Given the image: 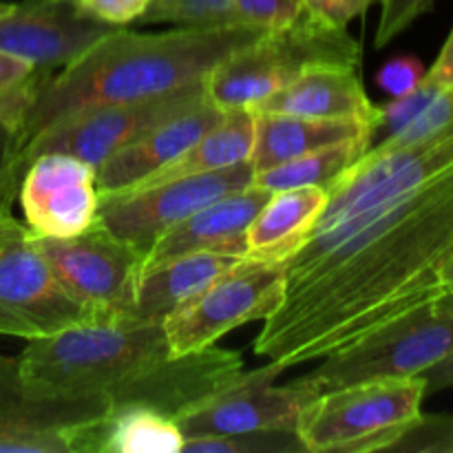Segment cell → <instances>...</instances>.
I'll return each mask as SVG.
<instances>
[{
    "label": "cell",
    "instance_id": "1",
    "mask_svg": "<svg viewBox=\"0 0 453 453\" xmlns=\"http://www.w3.org/2000/svg\"><path fill=\"white\" fill-rule=\"evenodd\" d=\"M451 261L453 127L403 149L367 150L281 261L283 299L255 354L288 370L370 341L442 299Z\"/></svg>",
    "mask_w": 453,
    "mask_h": 453
},
{
    "label": "cell",
    "instance_id": "2",
    "mask_svg": "<svg viewBox=\"0 0 453 453\" xmlns=\"http://www.w3.org/2000/svg\"><path fill=\"white\" fill-rule=\"evenodd\" d=\"M18 367L29 383L56 392L97 394L111 411L146 407L175 418L243 374L239 352L211 345L173 354L164 321L106 317L27 341Z\"/></svg>",
    "mask_w": 453,
    "mask_h": 453
},
{
    "label": "cell",
    "instance_id": "3",
    "mask_svg": "<svg viewBox=\"0 0 453 453\" xmlns=\"http://www.w3.org/2000/svg\"><path fill=\"white\" fill-rule=\"evenodd\" d=\"M261 34L243 25L177 27L162 34L118 27L44 80L20 127L22 149L53 119L73 111L153 100L203 82L226 56Z\"/></svg>",
    "mask_w": 453,
    "mask_h": 453
},
{
    "label": "cell",
    "instance_id": "4",
    "mask_svg": "<svg viewBox=\"0 0 453 453\" xmlns=\"http://www.w3.org/2000/svg\"><path fill=\"white\" fill-rule=\"evenodd\" d=\"M358 66L361 44L345 27L303 12L292 25L264 31L226 56L203 80L217 109H252L314 66Z\"/></svg>",
    "mask_w": 453,
    "mask_h": 453
},
{
    "label": "cell",
    "instance_id": "5",
    "mask_svg": "<svg viewBox=\"0 0 453 453\" xmlns=\"http://www.w3.org/2000/svg\"><path fill=\"white\" fill-rule=\"evenodd\" d=\"M423 376H379L327 389L305 403L299 418L308 453L388 451L420 414Z\"/></svg>",
    "mask_w": 453,
    "mask_h": 453
},
{
    "label": "cell",
    "instance_id": "6",
    "mask_svg": "<svg viewBox=\"0 0 453 453\" xmlns=\"http://www.w3.org/2000/svg\"><path fill=\"white\" fill-rule=\"evenodd\" d=\"M96 319L106 317L60 286L38 234L12 212H0V334L42 339Z\"/></svg>",
    "mask_w": 453,
    "mask_h": 453
},
{
    "label": "cell",
    "instance_id": "7",
    "mask_svg": "<svg viewBox=\"0 0 453 453\" xmlns=\"http://www.w3.org/2000/svg\"><path fill=\"white\" fill-rule=\"evenodd\" d=\"M109 411L97 394L29 383L18 358L0 354V453H88V436Z\"/></svg>",
    "mask_w": 453,
    "mask_h": 453
},
{
    "label": "cell",
    "instance_id": "8",
    "mask_svg": "<svg viewBox=\"0 0 453 453\" xmlns=\"http://www.w3.org/2000/svg\"><path fill=\"white\" fill-rule=\"evenodd\" d=\"M286 288L281 261L243 257L237 265L212 281L164 319L173 354L199 352L246 323L268 319L279 308Z\"/></svg>",
    "mask_w": 453,
    "mask_h": 453
},
{
    "label": "cell",
    "instance_id": "9",
    "mask_svg": "<svg viewBox=\"0 0 453 453\" xmlns=\"http://www.w3.org/2000/svg\"><path fill=\"white\" fill-rule=\"evenodd\" d=\"M203 97L206 88L199 82L153 100L97 104L62 115L27 142L20 153L22 173L31 159L44 153L73 155L97 168L119 149L140 140L150 128L175 118Z\"/></svg>",
    "mask_w": 453,
    "mask_h": 453
},
{
    "label": "cell",
    "instance_id": "10",
    "mask_svg": "<svg viewBox=\"0 0 453 453\" xmlns=\"http://www.w3.org/2000/svg\"><path fill=\"white\" fill-rule=\"evenodd\" d=\"M453 352V305L434 303L301 376L314 394L379 376H420Z\"/></svg>",
    "mask_w": 453,
    "mask_h": 453
},
{
    "label": "cell",
    "instance_id": "11",
    "mask_svg": "<svg viewBox=\"0 0 453 453\" xmlns=\"http://www.w3.org/2000/svg\"><path fill=\"white\" fill-rule=\"evenodd\" d=\"M60 286L100 317H131L146 252L93 221L66 239L38 237Z\"/></svg>",
    "mask_w": 453,
    "mask_h": 453
},
{
    "label": "cell",
    "instance_id": "12",
    "mask_svg": "<svg viewBox=\"0 0 453 453\" xmlns=\"http://www.w3.org/2000/svg\"><path fill=\"white\" fill-rule=\"evenodd\" d=\"M252 180V162H242L221 171L100 195L97 221L119 239L149 252L159 237L188 219L199 208L234 190L246 188Z\"/></svg>",
    "mask_w": 453,
    "mask_h": 453
},
{
    "label": "cell",
    "instance_id": "13",
    "mask_svg": "<svg viewBox=\"0 0 453 453\" xmlns=\"http://www.w3.org/2000/svg\"><path fill=\"white\" fill-rule=\"evenodd\" d=\"M279 363L243 372L234 383L175 416L177 427L186 438L230 436V434L261 432V429H296L305 403L317 394L296 379L288 385H274L283 374Z\"/></svg>",
    "mask_w": 453,
    "mask_h": 453
},
{
    "label": "cell",
    "instance_id": "14",
    "mask_svg": "<svg viewBox=\"0 0 453 453\" xmlns=\"http://www.w3.org/2000/svg\"><path fill=\"white\" fill-rule=\"evenodd\" d=\"M118 27L88 18L73 0H22L0 16V51L56 73Z\"/></svg>",
    "mask_w": 453,
    "mask_h": 453
},
{
    "label": "cell",
    "instance_id": "15",
    "mask_svg": "<svg viewBox=\"0 0 453 453\" xmlns=\"http://www.w3.org/2000/svg\"><path fill=\"white\" fill-rule=\"evenodd\" d=\"M18 199L38 237H75L97 217L96 166L66 153L38 155L22 175Z\"/></svg>",
    "mask_w": 453,
    "mask_h": 453
},
{
    "label": "cell",
    "instance_id": "16",
    "mask_svg": "<svg viewBox=\"0 0 453 453\" xmlns=\"http://www.w3.org/2000/svg\"><path fill=\"white\" fill-rule=\"evenodd\" d=\"M270 190L246 186L224 195L168 230L146 252L144 270L190 252H226L246 257V230L270 199ZM142 270V273H144Z\"/></svg>",
    "mask_w": 453,
    "mask_h": 453
},
{
    "label": "cell",
    "instance_id": "17",
    "mask_svg": "<svg viewBox=\"0 0 453 453\" xmlns=\"http://www.w3.org/2000/svg\"><path fill=\"white\" fill-rule=\"evenodd\" d=\"M221 113L224 111L217 109L206 96L175 118L150 128L140 140L119 149L96 168L97 193L113 195L142 184L146 177L180 159L221 118Z\"/></svg>",
    "mask_w": 453,
    "mask_h": 453
},
{
    "label": "cell",
    "instance_id": "18",
    "mask_svg": "<svg viewBox=\"0 0 453 453\" xmlns=\"http://www.w3.org/2000/svg\"><path fill=\"white\" fill-rule=\"evenodd\" d=\"M265 113L299 115V118L358 119L379 124V106L372 104L358 78V66H314L292 80L288 87L252 106Z\"/></svg>",
    "mask_w": 453,
    "mask_h": 453
},
{
    "label": "cell",
    "instance_id": "19",
    "mask_svg": "<svg viewBox=\"0 0 453 453\" xmlns=\"http://www.w3.org/2000/svg\"><path fill=\"white\" fill-rule=\"evenodd\" d=\"M252 113H255V149L250 162L255 173L268 171L301 155L354 137H372L374 144V127L358 119L299 118V115L265 113V111H252Z\"/></svg>",
    "mask_w": 453,
    "mask_h": 453
},
{
    "label": "cell",
    "instance_id": "20",
    "mask_svg": "<svg viewBox=\"0 0 453 453\" xmlns=\"http://www.w3.org/2000/svg\"><path fill=\"white\" fill-rule=\"evenodd\" d=\"M243 257L226 252H190L162 261L142 273L131 317L142 321H164L195 295L237 265Z\"/></svg>",
    "mask_w": 453,
    "mask_h": 453
},
{
    "label": "cell",
    "instance_id": "21",
    "mask_svg": "<svg viewBox=\"0 0 453 453\" xmlns=\"http://www.w3.org/2000/svg\"><path fill=\"white\" fill-rule=\"evenodd\" d=\"M326 203L327 188L319 186L273 193L246 230V257L264 261L288 259L299 250Z\"/></svg>",
    "mask_w": 453,
    "mask_h": 453
},
{
    "label": "cell",
    "instance_id": "22",
    "mask_svg": "<svg viewBox=\"0 0 453 453\" xmlns=\"http://www.w3.org/2000/svg\"><path fill=\"white\" fill-rule=\"evenodd\" d=\"M252 149H255V113L250 109H228L180 159L146 177L137 186L162 184V181L202 175V173L250 162Z\"/></svg>",
    "mask_w": 453,
    "mask_h": 453
},
{
    "label": "cell",
    "instance_id": "23",
    "mask_svg": "<svg viewBox=\"0 0 453 453\" xmlns=\"http://www.w3.org/2000/svg\"><path fill=\"white\" fill-rule=\"evenodd\" d=\"M181 447L175 418L146 407L109 411L88 438V453H181Z\"/></svg>",
    "mask_w": 453,
    "mask_h": 453
},
{
    "label": "cell",
    "instance_id": "24",
    "mask_svg": "<svg viewBox=\"0 0 453 453\" xmlns=\"http://www.w3.org/2000/svg\"><path fill=\"white\" fill-rule=\"evenodd\" d=\"M372 146V137H354V140L339 142V144L326 146V149L312 150L308 155L290 159L286 164L268 168V171L255 173L252 184L261 188L277 193L288 188H305V186H319L327 188L348 171L352 164H357L367 149Z\"/></svg>",
    "mask_w": 453,
    "mask_h": 453
},
{
    "label": "cell",
    "instance_id": "25",
    "mask_svg": "<svg viewBox=\"0 0 453 453\" xmlns=\"http://www.w3.org/2000/svg\"><path fill=\"white\" fill-rule=\"evenodd\" d=\"M49 75L13 53L0 51V119L20 131L27 111Z\"/></svg>",
    "mask_w": 453,
    "mask_h": 453
},
{
    "label": "cell",
    "instance_id": "26",
    "mask_svg": "<svg viewBox=\"0 0 453 453\" xmlns=\"http://www.w3.org/2000/svg\"><path fill=\"white\" fill-rule=\"evenodd\" d=\"M181 453H308L296 429L186 438Z\"/></svg>",
    "mask_w": 453,
    "mask_h": 453
},
{
    "label": "cell",
    "instance_id": "27",
    "mask_svg": "<svg viewBox=\"0 0 453 453\" xmlns=\"http://www.w3.org/2000/svg\"><path fill=\"white\" fill-rule=\"evenodd\" d=\"M230 0H149L140 25L171 22L175 27L230 25Z\"/></svg>",
    "mask_w": 453,
    "mask_h": 453
},
{
    "label": "cell",
    "instance_id": "28",
    "mask_svg": "<svg viewBox=\"0 0 453 453\" xmlns=\"http://www.w3.org/2000/svg\"><path fill=\"white\" fill-rule=\"evenodd\" d=\"M398 453H453V416L418 414L388 447Z\"/></svg>",
    "mask_w": 453,
    "mask_h": 453
},
{
    "label": "cell",
    "instance_id": "29",
    "mask_svg": "<svg viewBox=\"0 0 453 453\" xmlns=\"http://www.w3.org/2000/svg\"><path fill=\"white\" fill-rule=\"evenodd\" d=\"M305 12V0H230V25L273 31L292 25Z\"/></svg>",
    "mask_w": 453,
    "mask_h": 453
},
{
    "label": "cell",
    "instance_id": "30",
    "mask_svg": "<svg viewBox=\"0 0 453 453\" xmlns=\"http://www.w3.org/2000/svg\"><path fill=\"white\" fill-rule=\"evenodd\" d=\"M441 91L442 88H438L436 84H432L425 78L423 82H420V87H416L411 93L401 97H392V102H388L385 106H379V124H376L374 137L383 135L380 140H388V137L396 135V133L403 131V128H405Z\"/></svg>",
    "mask_w": 453,
    "mask_h": 453
},
{
    "label": "cell",
    "instance_id": "31",
    "mask_svg": "<svg viewBox=\"0 0 453 453\" xmlns=\"http://www.w3.org/2000/svg\"><path fill=\"white\" fill-rule=\"evenodd\" d=\"M22 137L18 127L0 119V212H12L22 181Z\"/></svg>",
    "mask_w": 453,
    "mask_h": 453
},
{
    "label": "cell",
    "instance_id": "32",
    "mask_svg": "<svg viewBox=\"0 0 453 453\" xmlns=\"http://www.w3.org/2000/svg\"><path fill=\"white\" fill-rule=\"evenodd\" d=\"M380 3V20L376 29L374 47H388L392 40L405 29H410L423 13H427L434 7L436 0H379Z\"/></svg>",
    "mask_w": 453,
    "mask_h": 453
},
{
    "label": "cell",
    "instance_id": "33",
    "mask_svg": "<svg viewBox=\"0 0 453 453\" xmlns=\"http://www.w3.org/2000/svg\"><path fill=\"white\" fill-rule=\"evenodd\" d=\"M427 71H425L423 62L416 56H394L376 71V84H379L380 91L388 93L389 97H401L407 93L414 91L416 87H420V82L425 80Z\"/></svg>",
    "mask_w": 453,
    "mask_h": 453
},
{
    "label": "cell",
    "instance_id": "34",
    "mask_svg": "<svg viewBox=\"0 0 453 453\" xmlns=\"http://www.w3.org/2000/svg\"><path fill=\"white\" fill-rule=\"evenodd\" d=\"M73 3L84 16L113 27L137 22L149 9V0H73Z\"/></svg>",
    "mask_w": 453,
    "mask_h": 453
},
{
    "label": "cell",
    "instance_id": "35",
    "mask_svg": "<svg viewBox=\"0 0 453 453\" xmlns=\"http://www.w3.org/2000/svg\"><path fill=\"white\" fill-rule=\"evenodd\" d=\"M379 0H305V12L334 27H348Z\"/></svg>",
    "mask_w": 453,
    "mask_h": 453
},
{
    "label": "cell",
    "instance_id": "36",
    "mask_svg": "<svg viewBox=\"0 0 453 453\" xmlns=\"http://www.w3.org/2000/svg\"><path fill=\"white\" fill-rule=\"evenodd\" d=\"M425 78L432 84H436L438 88H449L453 87V29L447 38L445 47H442L441 56L436 58V62L432 65V69L427 71Z\"/></svg>",
    "mask_w": 453,
    "mask_h": 453
},
{
    "label": "cell",
    "instance_id": "37",
    "mask_svg": "<svg viewBox=\"0 0 453 453\" xmlns=\"http://www.w3.org/2000/svg\"><path fill=\"white\" fill-rule=\"evenodd\" d=\"M420 376H423L427 394L438 392V389L453 388V352L447 354V357L442 358V361H438L436 365L425 370Z\"/></svg>",
    "mask_w": 453,
    "mask_h": 453
},
{
    "label": "cell",
    "instance_id": "38",
    "mask_svg": "<svg viewBox=\"0 0 453 453\" xmlns=\"http://www.w3.org/2000/svg\"><path fill=\"white\" fill-rule=\"evenodd\" d=\"M442 296H453V261H451V268L449 273H447V279H445V295ZM441 301V299H438Z\"/></svg>",
    "mask_w": 453,
    "mask_h": 453
},
{
    "label": "cell",
    "instance_id": "39",
    "mask_svg": "<svg viewBox=\"0 0 453 453\" xmlns=\"http://www.w3.org/2000/svg\"><path fill=\"white\" fill-rule=\"evenodd\" d=\"M9 7H12V3H3V0H0V16H3L4 12H9Z\"/></svg>",
    "mask_w": 453,
    "mask_h": 453
},
{
    "label": "cell",
    "instance_id": "40",
    "mask_svg": "<svg viewBox=\"0 0 453 453\" xmlns=\"http://www.w3.org/2000/svg\"><path fill=\"white\" fill-rule=\"evenodd\" d=\"M436 303H447V305H453V296H442L441 301H436Z\"/></svg>",
    "mask_w": 453,
    "mask_h": 453
}]
</instances>
